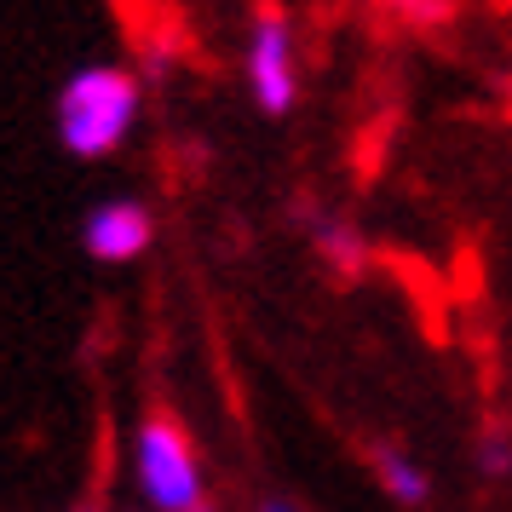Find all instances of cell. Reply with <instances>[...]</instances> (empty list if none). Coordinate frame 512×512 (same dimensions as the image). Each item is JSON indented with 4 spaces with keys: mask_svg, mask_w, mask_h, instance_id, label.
I'll use <instances>...</instances> for the list:
<instances>
[{
    "mask_svg": "<svg viewBox=\"0 0 512 512\" xmlns=\"http://www.w3.org/2000/svg\"><path fill=\"white\" fill-rule=\"evenodd\" d=\"M139 104H144V87L133 70H121V64H87V70H75L58 87V104H52L58 144L70 150L75 162H104L139 127Z\"/></svg>",
    "mask_w": 512,
    "mask_h": 512,
    "instance_id": "6da1fadb",
    "label": "cell"
},
{
    "mask_svg": "<svg viewBox=\"0 0 512 512\" xmlns=\"http://www.w3.org/2000/svg\"><path fill=\"white\" fill-rule=\"evenodd\" d=\"M311 242H317V254H323L340 277H357V271L369 265V242H363V231L351 225L346 213H311Z\"/></svg>",
    "mask_w": 512,
    "mask_h": 512,
    "instance_id": "8992f818",
    "label": "cell"
},
{
    "mask_svg": "<svg viewBox=\"0 0 512 512\" xmlns=\"http://www.w3.org/2000/svg\"><path fill=\"white\" fill-rule=\"evenodd\" d=\"M472 466H478L484 478H512V432L507 426H484V432H478Z\"/></svg>",
    "mask_w": 512,
    "mask_h": 512,
    "instance_id": "52a82bcc",
    "label": "cell"
},
{
    "mask_svg": "<svg viewBox=\"0 0 512 512\" xmlns=\"http://www.w3.org/2000/svg\"><path fill=\"white\" fill-rule=\"evenodd\" d=\"M202 512H213V507H202Z\"/></svg>",
    "mask_w": 512,
    "mask_h": 512,
    "instance_id": "8fae6325",
    "label": "cell"
},
{
    "mask_svg": "<svg viewBox=\"0 0 512 512\" xmlns=\"http://www.w3.org/2000/svg\"><path fill=\"white\" fill-rule=\"evenodd\" d=\"M81 242H87V254H93L98 265H133V259L150 254V242H156V219H150L144 202L116 196V202H98V208L87 213Z\"/></svg>",
    "mask_w": 512,
    "mask_h": 512,
    "instance_id": "277c9868",
    "label": "cell"
},
{
    "mask_svg": "<svg viewBox=\"0 0 512 512\" xmlns=\"http://www.w3.org/2000/svg\"><path fill=\"white\" fill-rule=\"evenodd\" d=\"M242 75H248V93L265 116H288L300 104V35L282 6L254 12L248 47H242Z\"/></svg>",
    "mask_w": 512,
    "mask_h": 512,
    "instance_id": "3957f363",
    "label": "cell"
},
{
    "mask_svg": "<svg viewBox=\"0 0 512 512\" xmlns=\"http://www.w3.org/2000/svg\"><path fill=\"white\" fill-rule=\"evenodd\" d=\"M133 489L144 512H202L208 507V472L190 432L173 415H144L133 426Z\"/></svg>",
    "mask_w": 512,
    "mask_h": 512,
    "instance_id": "7a4b0ae2",
    "label": "cell"
},
{
    "mask_svg": "<svg viewBox=\"0 0 512 512\" xmlns=\"http://www.w3.org/2000/svg\"><path fill=\"white\" fill-rule=\"evenodd\" d=\"M133 512H144V507H133Z\"/></svg>",
    "mask_w": 512,
    "mask_h": 512,
    "instance_id": "30bf717a",
    "label": "cell"
},
{
    "mask_svg": "<svg viewBox=\"0 0 512 512\" xmlns=\"http://www.w3.org/2000/svg\"><path fill=\"white\" fill-rule=\"evenodd\" d=\"M369 472H374V484L386 489L397 507H426V501H432V472H426L403 443H374L369 449Z\"/></svg>",
    "mask_w": 512,
    "mask_h": 512,
    "instance_id": "5b68a950",
    "label": "cell"
},
{
    "mask_svg": "<svg viewBox=\"0 0 512 512\" xmlns=\"http://www.w3.org/2000/svg\"><path fill=\"white\" fill-rule=\"evenodd\" d=\"M259 512H305V507H300V501H288V495H265Z\"/></svg>",
    "mask_w": 512,
    "mask_h": 512,
    "instance_id": "ba28073f",
    "label": "cell"
},
{
    "mask_svg": "<svg viewBox=\"0 0 512 512\" xmlns=\"http://www.w3.org/2000/svg\"><path fill=\"white\" fill-rule=\"evenodd\" d=\"M70 512H98V507H70Z\"/></svg>",
    "mask_w": 512,
    "mask_h": 512,
    "instance_id": "9c48e42d",
    "label": "cell"
}]
</instances>
